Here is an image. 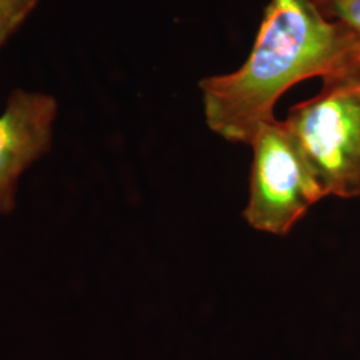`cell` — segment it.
I'll list each match as a JSON object with an SVG mask.
<instances>
[{"label":"cell","mask_w":360,"mask_h":360,"mask_svg":"<svg viewBox=\"0 0 360 360\" xmlns=\"http://www.w3.org/2000/svg\"><path fill=\"white\" fill-rule=\"evenodd\" d=\"M360 77V35L328 19L311 0H270L247 60L199 83L207 126L223 139L251 144L297 83Z\"/></svg>","instance_id":"1"},{"label":"cell","mask_w":360,"mask_h":360,"mask_svg":"<svg viewBox=\"0 0 360 360\" xmlns=\"http://www.w3.org/2000/svg\"><path fill=\"white\" fill-rule=\"evenodd\" d=\"M56 99L15 90L0 114V217L13 212L20 176L51 148Z\"/></svg>","instance_id":"4"},{"label":"cell","mask_w":360,"mask_h":360,"mask_svg":"<svg viewBox=\"0 0 360 360\" xmlns=\"http://www.w3.org/2000/svg\"><path fill=\"white\" fill-rule=\"evenodd\" d=\"M40 0H0V47L25 23Z\"/></svg>","instance_id":"5"},{"label":"cell","mask_w":360,"mask_h":360,"mask_svg":"<svg viewBox=\"0 0 360 360\" xmlns=\"http://www.w3.org/2000/svg\"><path fill=\"white\" fill-rule=\"evenodd\" d=\"M324 16L339 20L360 35V0H328Z\"/></svg>","instance_id":"6"},{"label":"cell","mask_w":360,"mask_h":360,"mask_svg":"<svg viewBox=\"0 0 360 360\" xmlns=\"http://www.w3.org/2000/svg\"><path fill=\"white\" fill-rule=\"evenodd\" d=\"M250 146L254 155L243 215L257 231L283 236L326 195L283 120L264 123Z\"/></svg>","instance_id":"3"},{"label":"cell","mask_w":360,"mask_h":360,"mask_svg":"<svg viewBox=\"0 0 360 360\" xmlns=\"http://www.w3.org/2000/svg\"><path fill=\"white\" fill-rule=\"evenodd\" d=\"M283 122L326 196H360V77L323 82Z\"/></svg>","instance_id":"2"},{"label":"cell","mask_w":360,"mask_h":360,"mask_svg":"<svg viewBox=\"0 0 360 360\" xmlns=\"http://www.w3.org/2000/svg\"><path fill=\"white\" fill-rule=\"evenodd\" d=\"M322 13H324V8H326V6H327V3H328V0H311ZM324 15V13H323Z\"/></svg>","instance_id":"7"}]
</instances>
